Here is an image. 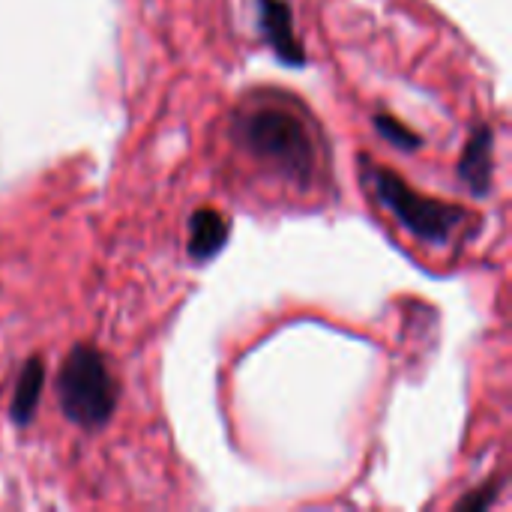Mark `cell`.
Masks as SVG:
<instances>
[{"label":"cell","instance_id":"cell-1","mask_svg":"<svg viewBox=\"0 0 512 512\" xmlns=\"http://www.w3.org/2000/svg\"><path fill=\"white\" fill-rule=\"evenodd\" d=\"M234 135L255 159L273 165L300 186L315 177V141L294 111L276 105L252 108L237 120Z\"/></svg>","mask_w":512,"mask_h":512},{"label":"cell","instance_id":"cell-2","mask_svg":"<svg viewBox=\"0 0 512 512\" xmlns=\"http://www.w3.org/2000/svg\"><path fill=\"white\" fill-rule=\"evenodd\" d=\"M363 174H366V186H372L375 198L423 243L432 246H444L465 222H468V210L447 204V201H435L420 195L417 189H411L396 171L381 168V165H366L363 162Z\"/></svg>","mask_w":512,"mask_h":512},{"label":"cell","instance_id":"cell-3","mask_svg":"<svg viewBox=\"0 0 512 512\" xmlns=\"http://www.w3.org/2000/svg\"><path fill=\"white\" fill-rule=\"evenodd\" d=\"M57 399L63 414L81 429H99L111 420L117 408V381L96 348H72L57 378Z\"/></svg>","mask_w":512,"mask_h":512},{"label":"cell","instance_id":"cell-4","mask_svg":"<svg viewBox=\"0 0 512 512\" xmlns=\"http://www.w3.org/2000/svg\"><path fill=\"white\" fill-rule=\"evenodd\" d=\"M258 21H261V30L267 36L270 48L279 54L282 63H288V66L306 63V51L294 33V15L285 0H258Z\"/></svg>","mask_w":512,"mask_h":512},{"label":"cell","instance_id":"cell-5","mask_svg":"<svg viewBox=\"0 0 512 512\" xmlns=\"http://www.w3.org/2000/svg\"><path fill=\"white\" fill-rule=\"evenodd\" d=\"M459 177L474 195H486L492 186V129L480 126L462 150Z\"/></svg>","mask_w":512,"mask_h":512},{"label":"cell","instance_id":"cell-6","mask_svg":"<svg viewBox=\"0 0 512 512\" xmlns=\"http://www.w3.org/2000/svg\"><path fill=\"white\" fill-rule=\"evenodd\" d=\"M228 240V219L210 207H201L189 219V255L204 261L213 258Z\"/></svg>","mask_w":512,"mask_h":512},{"label":"cell","instance_id":"cell-7","mask_svg":"<svg viewBox=\"0 0 512 512\" xmlns=\"http://www.w3.org/2000/svg\"><path fill=\"white\" fill-rule=\"evenodd\" d=\"M42 387H45V366H42L39 357H33V360L24 363V369L18 375V384H15V393H12V405H9V417L18 426H27L33 420Z\"/></svg>","mask_w":512,"mask_h":512},{"label":"cell","instance_id":"cell-8","mask_svg":"<svg viewBox=\"0 0 512 512\" xmlns=\"http://www.w3.org/2000/svg\"><path fill=\"white\" fill-rule=\"evenodd\" d=\"M375 129H378L393 147H399V150H417V147L423 144V138H420L417 132H411L405 123H399V120L390 117V114H375Z\"/></svg>","mask_w":512,"mask_h":512},{"label":"cell","instance_id":"cell-9","mask_svg":"<svg viewBox=\"0 0 512 512\" xmlns=\"http://www.w3.org/2000/svg\"><path fill=\"white\" fill-rule=\"evenodd\" d=\"M495 495H498V489L492 486V492H480V495H474V498H465V501L459 504V510H483V507H489V504L495 501Z\"/></svg>","mask_w":512,"mask_h":512}]
</instances>
